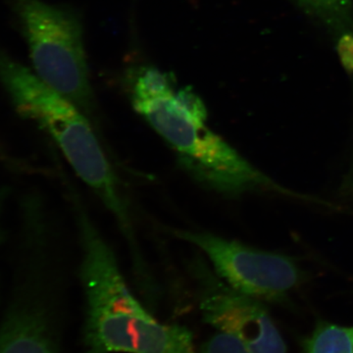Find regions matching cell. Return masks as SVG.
I'll return each instance as SVG.
<instances>
[{"mask_svg": "<svg viewBox=\"0 0 353 353\" xmlns=\"http://www.w3.org/2000/svg\"><path fill=\"white\" fill-rule=\"evenodd\" d=\"M67 196L85 299L83 353H196L189 329L158 321L134 296L115 252L70 183Z\"/></svg>", "mask_w": 353, "mask_h": 353, "instance_id": "6da1fadb", "label": "cell"}, {"mask_svg": "<svg viewBox=\"0 0 353 353\" xmlns=\"http://www.w3.org/2000/svg\"><path fill=\"white\" fill-rule=\"evenodd\" d=\"M0 82L18 113L50 134L74 173L111 213L127 241L132 259H141L143 252L129 202L87 115L1 50Z\"/></svg>", "mask_w": 353, "mask_h": 353, "instance_id": "3957f363", "label": "cell"}, {"mask_svg": "<svg viewBox=\"0 0 353 353\" xmlns=\"http://www.w3.org/2000/svg\"><path fill=\"white\" fill-rule=\"evenodd\" d=\"M192 275L199 290L204 322L234 336L248 353H287L282 334L264 303L225 284L206 260H194Z\"/></svg>", "mask_w": 353, "mask_h": 353, "instance_id": "8992f818", "label": "cell"}, {"mask_svg": "<svg viewBox=\"0 0 353 353\" xmlns=\"http://www.w3.org/2000/svg\"><path fill=\"white\" fill-rule=\"evenodd\" d=\"M34 72L87 115L94 108L82 23L70 9L43 0H12Z\"/></svg>", "mask_w": 353, "mask_h": 353, "instance_id": "277c9868", "label": "cell"}, {"mask_svg": "<svg viewBox=\"0 0 353 353\" xmlns=\"http://www.w3.org/2000/svg\"><path fill=\"white\" fill-rule=\"evenodd\" d=\"M338 51L341 61L347 70H353V34L345 32L339 39Z\"/></svg>", "mask_w": 353, "mask_h": 353, "instance_id": "30bf717a", "label": "cell"}, {"mask_svg": "<svg viewBox=\"0 0 353 353\" xmlns=\"http://www.w3.org/2000/svg\"><path fill=\"white\" fill-rule=\"evenodd\" d=\"M308 13L341 34L352 27V0H296Z\"/></svg>", "mask_w": 353, "mask_h": 353, "instance_id": "ba28073f", "label": "cell"}, {"mask_svg": "<svg viewBox=\"0 0 353 353\" xmlns=\"http://www.w3.org/2000/svg\"><path fill=\"white\" fill-rule=\"evenodd\" d=\"M199 353H248L232 334L218 331L199 348Z\"/></svg>", "mask_w": 353, "mask_h": 353, "instance_id": "9c48e42d", "label": "cell"}, {"mask_svg": "<svg viewBox=\"0 0 353 353\" xmlns=\"http://www.w3.org/2000/svg\"><path fill=\"white\" fill-rule=\"evenodd\" d=\"M132 105L164 139L183 170L204 189L238 197L271 188L272 182L208 125V110L190 88H178L170 74L143 67L132 80Z\"/></svg>", "mask_w": 353, "mask_h": 353, "instance_id": "7a4b0ae2", "label": "cell"}, {"mask_svg": "<svg viewBox=\"0 0 353 353\" xmlns=\"http://www.w3.org/2000/svg\"><path fill=\"white\" fill-rule=\"evenodd\" d=\"M9 197V190L6 188H0V245L6 243L7 231L4 227L3 217L6 211V204Z\"/></svg>", "mask_w": 353, "mask_h": 353, "instance_id": "8fae6325", "label": "cell"}, {"mask_svg": "<svg viewBox=\"0 0 353 353\" xmlns=\"http://www.w3.org/2000/svg\"><path fill=\"white\" fill-rule=\"evenodd\" d=\"M170 234L196 248L225 284L263 303H289L305 277L296 260L281 253L199 230L174 229Z\"/></svg>", "mask_w": 353, "mask_h": 353, "instance_id": "5b68a950", "label": "cell"}, {"mask_svg": "<svg viewBox=\"0 0 353 353\" xmlns=\"http://www.w3.org/2000/svg\"><path fill=\"white\" fill-rule=\"evenodd\" d=\"M303 353H353V326L318 322L303 341Z\"/></svg>", "mask_w": 353, "mask_h": 353, "instance_id": "52a82bcc", "label": "cell"}]
</instances>
